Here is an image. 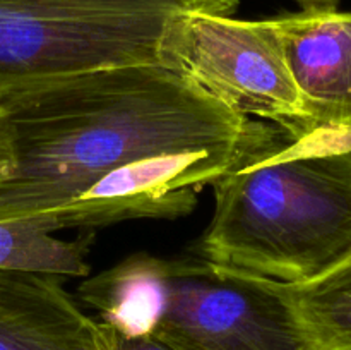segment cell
Segmentation results:
<instances>
[{
    "instance_id": "1",
    "label": "cell",
    "mask_w": 351,
    "mask_h": 350,
    "mask_svg": "<svg viewBox=\"0 0 351 350\" xmlns=\"http://www.w3.org/2000/svg\"><path fill=\"white\" fill-rule=\"evenodd\" d=\"M291 141L160 64L58 79L0 100V222L45 216L134 161L192 151L266 154Z\"/></svg>"
},
{
    "instance_id": "2",
    "label": "cell",
    "mask_w": 351,
    "mask_h": 350,
    "mask_svg": "<svg viewBox=\"0 0 351 350\" xmlns=\"http://www.w3.org/2000/svg\"><path fill=\"white\" fill-rule=\"evenodd\" d=\"M213 185V263L295 285L351 254V143L291 139Z\"/></svg>"
},
{
    "instance_id": "3",
    "label": "cell",
    "mask_w": 351,
    "mask_h": 350,
    "mask_svg": "<svg viewBox=\"0 0 351 350\" xmlns=\"http://www.w3.org/2000/svg\"><path fill=\"white\" fill-rule=\"evenodd\" d=\"M79 299L119 335L170 350H322L287 285L202 256L136 254L82 281Z\"/></svg>"
},
{
    "instance_id": "4",
    "label": "cell",
    "mask_w": 351,
    "mask_h": 350,
    "mask_svg": "<svg viewBox=\"0 0 351 350\" xmlns=\"http://www.w3.org/2000/svg\"><path fill=\"white\" fill-rule=\"evenodd\" d=\"M158 64L245 117L276 124L293 139L304 110L273 19L184 12L168 23Z\"/></svg>"
},
{
    "instance_id": "5",
    "label": "cell",
    "mask_w": 351,
    "mask_h": 350,
    "mask_svg": "<svg viewBox=\"0 0 351 350\" xmlns=\"http://www.w3.org/2000/svg\"><path fill=\"white\" fill-rule=\"evenodd\" d=\"M304 110L297 139L351 143V10L273 17Z\"/></svg>"
},
{
    "instance_id": "6",
    "label": "cell",
    "mask_w": 351,
    "mask_h": 350,
    "mask_svg": "<svg viewBox=\"0 0 351 350\" xmlns=\"http://www.w3.org/2000/svg\"><path fill=\"white\" fill-rule=\"evenodd\" d=\"M0 350H115L113 333L86 314L58 275L0 270Z\"/></svg>"
},
{
    "instance_id": "7",
    "label": "cell",
    "mask_w": 351,
    "mask_h": 350,
    "mask_svg": "<svg viewBox=\"0 0 351 350\" xmlns=\"http://www.w3.org/2000/svg\"><path fill=\"white\" fill-rule=\"evenodd\" d=\"M36 216L0 222V270L36 271L58 277H84L89 273L86 256L93 235L65 240L55 237Z\"/></svg>"
},
{
    "instance_id": "8",
    "label": "cell",
    "mask_w": 351,
    "mask_h": 350,
    "mask_svg": "<svg viewBox=\"0 0 351 350\" xmlns=\"http://www.w3.org/2000/svg\"><path fill=\"white\" fill-rule=\"evenodd\" d=\"M322 350H351V254L305 283H285Z\"/></svg>"
},
{
    "instance_id": "9",
    "label": "cell",
    "mask_w": 351,
    "mask_h": 350,
    "mask_svg": "<svg viewBox=\"0 0 351 350\" xmlns=\"http://www.w3.org/2000/svg\"><path fill=\"white\" fill-rule=\"evenodd\" d=\"M112 329V328H110ZM113 333V347L115 350H170L153 336H125Z\"/></svg>"
},
{
    "instance_id": "10",
    "label": "cell",
    "mask_w": 351,
    "mask_h": 350,
    "mask_svg": "<svg viewBox=\"0 0 351 350\" xmlns=\"http://www.w3.org/2000/svg\"><path fill=\"white\" fill-rule=\"evenodd\" d=\"M302 9H336L341 0H297Z\"/></svg>"
},
{
    "instance_id": "11",
    "label": "cell",
    "mask_w": 351,
    "mask_h": 350,
    "mask_svg": "<svg viewBox=\"0 0 351 350\" xmlns=\"http://www.w3.org/2000/svg\"><path fill=\"white\" fill-rule=\"evenodd\" d=\"M0 160H2V150H0Z\"/></svg>"
}]
</instances>
